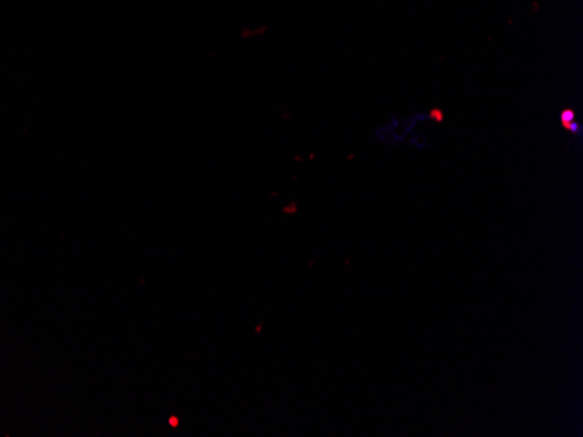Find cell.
Listing matches in <instances>:
<instances>
[{
	"label": "cell",
	"mask_w": 583,
	"mask_h": 437,
	"mask_svg": "<svg viewBox=\"0 0 583 437\" xmlns=\"http://www.w3.org/2000/svg\"><path fill=\"white\" fill-rule=\"evenodd\" d=\"M575 119V112H571V110H566L564 114H562V124H568V122L573 121Z\"/></svg>",
	"instance_id": "1"
}]
</instances>
